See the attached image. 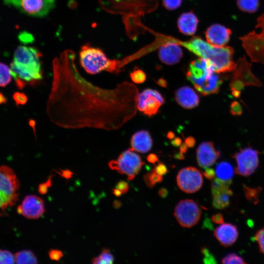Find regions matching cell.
<instances>
[{"mask_svg":"<svg viewBox=\"0 0 264 264\" xmlns=\"http://www.w3.org/2000/svg\"><path fill=\"white\" fill-rule=\"evenodd\" d=\"M20 40L24 43L30 42L33 40V38L29 34L22 33L19 36Z\"/></svg>","mask_w":264,"mask_h":264,"instance_id":"obj_47","label":"cell"},{"mask_svg":"<svg viewBox=\"0 0 264 264\" xmlns=\"http://www.w3.org/2000/svg\"><path fill=\"white\" fill-rule=\"evenodd\" d=\"M55 0H12L11 5L31 16H46L53 8Z\"/></svg>","mask_w":264,"mask_h":264,"instance_id":"obj_11","label":"cell"},{"mask_svg":"<svg viewBox=\"0 0 264 264\" xmlns=\"http://www.w3.org/2000/svg\"><path fill=\"white\" fill-rule=\"evenodd\" d=\"M230 112L234 116L242 115V109L240 103L237 101H233L230 105Z\"/></svg>","mask_w":264,"mask_h":264,"instance_id":"obj_39","label":"cell"},{"mask_svg":"<svg viewBox=\"0 0 264 264\" xmlns=\"http://www.w3.org/2000/svg\"><path fill=\"white\" fill-rule=\"evenodd\" d=\"M16 105L18 107L20 105H24L27 101V96L23 93L16 92L13 95Z\"/></svg>","mask_w":264,"mask_h":264,"instance_id":"obj_38","label":"cell"},{"mask_svg":"<svg viewBox=\"0 0 264 264\" xmlns=\"http://www.w3.org/2000/svg\"><path fill=\"white\" fill-rule=\"evenodd\" d=\"M233 70L231 81L237 82L244 88L247 86H262V83L251 71V64L245 56L238 59Z\"/></svg>","mask_w":264,"mask_h":264,"instance_id":"obj_13","label":"cell"},{"mask_svg":"<svg viewBox=\"0 0 264 264\" xmlns=\"http://www.w3.org/2000/svg\"><path fill=\"white\" fill-rule=\"evenodd\" d=\"M223 264H247L244 259L238 255L232 253L224 257L221 260Z\"/></svg>","mask_w":264,"mask_h":264,"instance_id":"obj_33","label":"cell"},{"mask_svg":"<svg viewBox=\"0 0 264 264\" xmlns=\"http://www.w3.org/2000/svg\"><path fill=\"white\" fill-rule=\"evenodd\" d=\"M171 143L173 146L175 147H178L181 145L182 140L179 137H175L173 138Z\"/></svg>","mask_w":264,"mask_h":264,"instance_id":"obj_52","label":"cell"},{"mask_svg":"<svg viewBox=\"0 0 264 264\" xmlns=\"http://www.w3.org/2000/svg\"><path fill=\"white\" fill-rule=\"evenodd\" d=\"M12 74L7 65L0 62V87H5L11 81Z\"/></svg>","mask_w":264,"mask_h":264,"instance_id":"obj_29","label":"cell"},{"mask_svg":"<svg viewBox=\"0 0 264 264\" xmlns=\"http://www.w3.org/2000/svg\"><path fill=\"white\" fill-rule=\"evenodd\" d=\"M257 22L256 27L260 28L259 32L254 30L240 39L251 61L264 64V13Z\"/></svg>","mask_w":264,"mask_h":264,"instance_id":"obj_6","label":"cell"},{"mask_svg":"<svg viewBox=\"0 0 264 264\" xmlns=\"http://www.w3.org/2000/svg\"><path fill=\"white\" fill-rule=\"evenodd\" d=\"M231 181H225L215 178L211 183V193L212 196L229 190Z\"/></svg>","mask_w":264,"mask_h":264,"instance_id":"obj_28","label":"cell"},{"mask_svg":"<svg viewBox=\"0 0 264 264\" xmlns=\"http://www.w3.org/2000/svg\"><path fill=\"white\" fill-rule=\"evenodd\" d=\"M143 179L147 186L153 188L157 183L162 181V176L157 174L154 169L143 176Z\"/></svg>","mask_w":264,"mask_h":264,"instance_id":"obj_31","label":"cell"},{"mask_svg":"<svg viewBox=\"0 0 264 264\" xmlns=\"http://www.w3.org/2000/svg\"><path fill=\"white\" fill-rule=\"evenodd\" d=\"M174 215L179 224L190 228L198 223L201 211L198 204L192 199L180 201L175 209Z\"/></svg>","mask_w":264,"mask_h":264,"instance_id":"obj_9","label":"cell"},{"mask_svg":"<svg viewBox=\"0 0 264 264\" xmlns=\"http://www.w3.org/2000/svg\"><path fill=\"white\" fill-rule=\"evenodd\" d=\"M182 50L179 44L171 41L162 45L158 51L159 59L168 65L177 64L182 58Z\"/></svg>","mask_w":264,"mask_h":264,"instance_id":"obj_18","label":"cell"},{"mask_svg":"<svg viewBox=\"0 0 264 264\" xmlns=\"http://www.w3.org/2000/svg\"><path fill=\"white\" fill-rule=\"evenodd\" d=\"M233 195L230 190L213 196V206L218 209H223L227 207L230 203V197Z\"/></svg>","mask_w":264,"mask_h":264,"instance_id":"obj_25","label":"cell"},{"mask_svg":"<svg viewBox=\"0 0 264 264\" xmlns=\"http://www.w3.org/2000/svg\"><path fill=\"white\" fill-rule=\"evenodd\" d=\"M243 191L246 198L249 201H251L254 204L259 201V195L262 190L260 187L258 188H251L243 185Z\"/></svg>","mask_w":264,"mask_h":264,"instance_id":"obj_32","label":"cell"},{"mask_svg":"<svg viewBox=\"0 0 264 264\" xmlns=\"http://www.w3.org/2000/svg\"><path fill=\"white\" fill-rule=\"evenodd\" d=\"M209 221L210 220H205L204 221V225L206 227H207L208 228H210V227H212V225L210 223V222Z\"/></svg>","mask_w":264,"mask_h":264,"instance_id":"obj_59","label":"cell"},{"mask_svg":"<svg viewBox=\"0 0 264 264\" xmlns=\"http://www.w3.org/2000/svg\"><path fill=\"white\" fill-rule=\"evenodd\" d=\"M2 213H0V217L1 216H2Z\"/></svg>","mask_w":264,"mask_h":264,"instance_id":"obj_62","label":"cell"},{"mask_svg":"<svg viewBox=\"0 0 264 264\" xmlns=\"http://www.w3.org/2000/svg\"><path fill=\"white\" fill-rule=\"evenodd\" d=\"M49 258L54 261H59L63 256V253L58 249H51L48 252Z\"/></svg>","mask_w":264,"mask_h":264,"instance_id":"obj_42","label":"cell"},{"mask_svg":"<svg viewBox=\"0 0 264 264\" xmlns=\"http://www.w3.org/2000/svg\"><path fill=\"white\" fill-rule=\"evenodd\" d=\"M185 46L198 57L209 61L216 73L228 72L235 68L234 51L230 46H214L198 37L186 42Z\"/></svg>","mask_w":264,"mask_h":264,"instance_id":"obj_2","label":"cell"},{"mask_svg":"<svg viewBox=\"0 0 264 264\" xmlns=\"http://www.w3.org/2000/svg\"><path fill=\"white\" fill-rule=\"evenodd\" d=\"M157 84L161 87L166 88L167 87V81L163 78H160L157 81Z\"/></svg>","mask_w":264,"mask_h":264,"instance_id":"obj_53","label":"cell"},{"mask_svg":"<svg viewBox=\"0 0 264 264\" xmlns=\"http://www.w3.org/2000/svg\"><path fill=\"white\" fill-rule=\"evenodd\" d=\"M182 3V0H162L163 6L169 10H174L178 8Z\"/></svg>","mask_w":264,"mask_h":264,"instance_id":"obj_37","label":"cell"},{"mask_svg":"<svg viewBox=\"0 0 264 264\" xmlns=\"http://www.w3.org/2000/svg\"><path fill=\"white\" fill-rule=\"evenodd\" d=\"M236 2L241 10L249 13L256 12L260 4L259 0H236Z\"/></svg>","mask_w":264,"mask_h":264,"instance_id":"obj_27","label":"cell"},{"mask_svg":"<svg viewBox=\"0 0 264 264\" xmlns=\"http://www.w3.org/2000/svg\"><path fill=\"white\" fill-rule=\"evenodd\" d=\"M145 164L140 155L132 148L122 153L115 160L110 161L108 165L112 170H115L127 176L128 180L133 179Z\"/></svg>","mask_w":264,"mask_h":264,"instance_id":"obj_7","label":"cell"},{"mask_svg":"<svg viewBox=\"0 0 264 264\" xmlns=\"http://www.w3.org/2000/svg\"><path fill=\"white\" fill-rule=\"evenodd\" d=\"M58 173L60 174L62 176L66 178H70L72 175V172L68 170H61L60 171V172H58Z\"/></svg>","mask_w":264,"mask_h":264,"instance_id":"obj_50","label":"cell"},{"mask_svg":"<svg viewBox=\"0 0 264 264\" xmlns=\"http://www.w3.org/2000/svg\"><path fill=\"white\" fill-rule=\"evenodd\" d=\"M204 176L208 179H214L215 176V171L211 168H206L205 171L202 173Z\"/></svg>","mask_w":264,"mask_h":264,"instance_id":"obj_45","label":"cell"},{"mask_svg":"<svg viewBox=\"0 0 264 264\" xmlns=\"http://www.w3.org/2000/svg\"><path fill=\"white\" fill-rule=\"evenodd\" d=\"M20 185L19 180L11 168L0 166V209L3 211L15 205L18 200Z\"/></svg>","mask_w":264,"mask_h":264,"instance_id":"obj_4","label":"cell"},{"mask_svg":"<svg viewBox=\"0 0 264 264\" xmlns=\"http://www.w3.org/2000/svg\"><path fill=\"white\" fill-rule=\"evenodd\" d=\"M147 160L153 164H155L158 161V158L157 156L154 154H151L148 155L147 157Z\"/></svg>","mask_w":264,"mask_h":264,"instance_id":"obj_49","label":"cell"},{"mask_svg":"<svg viewBox=\"0 0 264 264\" xmlns=\"http://www.w3.org/2000/svg\"><path fill=\"white\" fill-rule=\"evenodd\" d=\"M222 81L221 76L214 72L194 87L201 94L206 96L218 93Z\"/></svg>","mask_w":264,"mask_h":264,"instance_id":"obj_21","label":"cell"},{"mask_svg":"<svg viewBox=\"0 0 264 264\" xmlns=\"http://www.w3.org/2000/svg\"><path fill=\"white\" fill-rule=\"evenodd\" d=\"M114 205L115 207H119L121 205V203L119 201H116L114 202Z\"/></svg>","mask_w":264,"mask_h":264,"instance_id":"obj_60","label":"cell"},{"mask_svg":"<svg viewBox=\"0 0 264 264\" xmlns=\"http://www.w3.org/2000/svg\"><path fill=\"white\" fill-rule=\"evenodd\" d=\"M175 98L179 105L187 109L195 108L199 102L198 94L188 86H183L177 89L175 92Z\"/></svg>","mask_w":264,"mask_h":264,"instance_id":"obj_20","label":"cell"},{"mask_svg":"<svg viewBox=\"0 0 264 264\" xmlns=\"http://www.w3.org/2000/svg\"><path fill=\"white\" fill-rule=\"evenodd\" d=\"M41 54L32 47L19 46L14 54V61L20 68L36 81L43 78Z\"/></svg>","mask_w":264,"mask_h":264,"instance_id":"obj_5","label":"cell"},{"mask_svg":"<svg viewBox=\"0 0 264 264\" xmlns=\"http://www.w3.org/2000/svg\"><path fill=\"white\" fill-rule=\"evenodd\" d=\"M115 188L119 190L122 194H125L129 191V186L127 182L120 181L116 184Z\"/></svg>","mask_w":264,"mask_h":264,"instance_id":"obj_44","label":"cell"},{"mask_svg":"<svg viewBox=\"0 0 264 264\" xmlns=\"http://www.w3.org/2000/svg\"><path fill=\"white\" fill-rule=\"evenodd\" d=\"M132 80L136 84H142L146 79V75L144 71L140 69L135 68L131 73Z\"/></svg>","mask_w":264,"mask_h":264,"instance_id":"obj_34","label":"cell"},{"mask_svg":"<svg viewBox=\"0 0 264 264\" xmlns=\"http://www.w3.org/2000/svg\"><path fill=\"white\" fill-rule=\"evenodd\" d=\"M187 148L188 147L186 145L185 143L181 144L179 148L180 153L183 154L186 153L187 151Z\"/></svg>","mask_w":264,"mask_h":264,"instance_id":"obj_54","label":"cell"},{"mask_svg":"<svg viewBox=\"0 0 264 264\" xmlns=\"http://www.w3.org/2000/svg\"><path fill=\"white\" fill-rule=\"evenodd\" d=\"M201 252L204 255L203 262L204 264H216V260L209 252V250L205 247L201 249Z\"/></svg>","mask_w":264,"mask_h":264,"instance_id":"obj_40","label":"cell"},{"mask_svg":"<svg viewBox=\"0 0 264 264\" xmlns=\"http://www.w3.org/2000/svg\"><path fill=\"white\" fill-rule=\"evenodd\" d=\"M7 102V98L2 92H0V104H6Z\"/></svg>","mask_w":264,"mask_h":264,"instance_id":"obj_55","label":"cell"},{"mask_svg":"<svg viewBox=\"0 0 264 264\" xmlns=\"http://www.w3.org/2000/svg\"><path fill=\"white\" fill-rule=\"evenodd\" d=\"M214 235L221 245L228 247L236 242L238 238L239 231L237 227L234 224L222 223L215 229Z\"/></svg>","mask_w":264,"mask_h":264,"instance_id":"obj_19","label":"cell"},{"mask_svg":"<svg viewBox=\"0 0 264 264\" xmlns=\"http://www.w3.org/2000/svg\"><path fill=\"white\" fill-rule=\"evenodd\" d=\"M220 156V152L216 150L214 143L211 141L202 142L197 150L198 163L205 169L213 165Z\"/></svg>","mask_w":264,"mask_h":264,"instance_id":"obj_17","label":"cell"},{"mask_svg":"<svg viewBox=\"0 0 264 264\" xmlns=\"http://www.w3.org/2000/svg\"><path fill=\"white\" fill-rule=\"evenodd\" d=\"M179 188L187 193H193L201 187L203 176L196 168L188 167L180 170L176 176Z\"/></svg>","mask_w":264,"mask_h":264,"instance_id":"obj_10","label":"cell"},{"mask_svg":"<svg viewBox=\"0 0 264 264\" xmlns=\"http://www.w3.org/2000/svg\"><path fill=\"white\" fill-rule=\"evenodd\" d=\"M184 143L188 147L192 148L195 146L196 140L194 137L189 136L185 139Z\"/></svg>","mask_w":264,"mask_h":264,"instance_id":"obj_48","label":"cell"},{"mask_svg":"<svg viewBox=\"0 0 264 264\" xmlns=\"http://www.w3.org/2000/svg\"><path fill=\"white\" fill-rule=\"evenodd\" d=\"M52 176H50L47 181L44 183L40 184L38 188V192L42 195L46 194L49 187L52 184Z\"/></svg>","mask_w":264,"mask_h":264,"instance_id":"obj_41","label":"cell"},{"mask_svg":"<svg viewBox=\"0 0 264 264\" xmlns=\"http://www.w3.org/2000/svg\"><path fill=\"white\" fill-rule=\"evenodd\" d=\"M214 72L213 66L209 61L200 57L191 62L186 75L187 79L195 86Z\"/></svg>","mask_w":264,"mask_h":264,"instance_id":"obj_14","label":"cell"},{"mask_svg":"<svg viewBox=\"0 0 264 264\" xmlns=\"http://www.w3.org/2000/svg\"><path fill=\"white\" fill-rule=\"evenodd\" d=\"M131 148L141 153H146L150 151L153 145V140L149 132L142 130L135 132L131 140Z\"/></svg>","mask_w":264,"mask_h":264,"instance_id":"obj_22","label":"cell"},{"mask_svg":"<svg viewBox=\"0 0 264 264\" xmlns=\"http://www.w3.org/2000/svg\"><path fill=\"white\" fill-rule=\"evenodd\" d=\"M112 193L116 197H119L122 194V193L116 188L113 189Z\"/></svg>","mask_w":264,"mask_h":264,"instance_id":"obj_56","label":"cell"},{"mask_svg":"<svg viewBox=\"0 0 264 264\" xmlns=\"http://www.w3.org/2000/svg\"><path fill=\"white\" fill-rule=\"evenodd\" d=\"M79 56L82 66L92 74L103 70L116 73L123 66L122 61L110 59L100 49L87 45L81 47Z\"/></svg>","mask_w":264,"mask_h":264,"instance_id":"obj_3","label":"cell"},{"mask_svg":"<svg viewBox=\"0 0 264 264\" xmlns=\"http://www.w3.org/2000/svg\"><path fill=\"white\" fill-rule=\"evenodd\" d=\"M212 221L216 224H221L224 223L223 215L218 213L212 216Z\"/></svg>","mask_w":264,"mask_h":264,"instance_id":"obj_46","label":"cell"},{"mask_svg":"<svg viewBox=\"0 0 264 264\" xmlns=\"http://www.w3.org/2000/svg\"><path fill=\"white\" fill-rule=\"evenodd\" d=\"M15 263V255L6 250L0 249V264Z\"/></svg>","mask_w":264,"mask_h":264,"instance_id":"obj_35","label":"cell"},{"mask_svg":"<svg viewBox=\"0 0 264 264\" xmlns=\"http://www.w3.org/2000/svg\"><path fill=\"white\" fill-rule=\"evenodd\" d=\"M260 153L250 146L241 149L235 153L232 156L237 163L235 173L244 176L252 174L259 166V154Z\"/></svg>","mask_w":264,"mask_h":264,"instance_id":"obj_8","label":"cell"},{"mask_svg":"<svg viewBox=\"0 0 264 264\" xmlns=\"http://www.w3.org/2000/svg\"><path fill=\"white\" fill-rule=\"evenodd\" d=\"M12 0H4V1L5 2V3L8 5H11V2H12Z\"/></svg>","mask_w":264,"mask_h":264,"instance_id":"obj_61","label":"cell"},{"mask_svg":"<svg viewBox=\"0 0 264 264\" xmlns=\"http://www.w3.org/2000/svg\"><path fill=\"white\" fill-rule=\"evenodd\" d=\"M44 200L38 196L30 195L26 196L21 205L17 208V212L30 219H36L44 213Z\"/></svg>","mask_w":264,"mask_h":264,"instance_id":"obj_15","label":"cell"},{"mask_svg":"<svg viewBox=\"0 0 264 264\" xmlns=\"http://www.w3.org/2000/svg\"><path fill=\"white\" fill-rule=\"evenodd\" d=\"M254 239L258 244L260 252L264 254V228L256 232Z\"/></svg>","mask_w":264,"mask_h":264,"instance_id":"obj_36","label":"cell"},{"mask_svg":"<svg viewBox=\"0 0 264 264\" xmlns=\"http://www.w3.org/2000/svg\"><path fill=\"white\" fill-rule=\"evenodd\" d=\"M175 157L177 159H184V156L183 154L179 152V153L175 155Z\"/></svg>","mask_w":264,"mask_h":264,"instance_id":"obj_57","label":"cell"},{"mask_svg":"<svg viewBox=\"0 0 264 264\" xmlns=\"http://www.w3.org/2000/svg\"><path fill=\"white\" fill-rule=\"evenodd\" d=\"M114 257L109 249L104 248L101 254L92 259V264H111L114 261Z\"/></svg>","mask_w":264,"mask_h":264,"instance_id":"obj_30","label":"cell"},{"mask_svg":"<svg viewBox=\"0 0 264 264\" xmlns=\"http://www.w3.org/2000/svg\"><path fill=\"white\" fill-rule=\"evenodd\" d=\"M167 136L169 139H172L175 138V134L172 132H168Z\"/></svg>","mask_w":264,"mask_h":264,"instance_id":"obj_58","label":"cell"},{"mask_svg":"<svg viewBox=\"0 0 264 264\" xmlns=\"http://www.w3.org/2000/svg\"><path fill=\"white\" fill-rule=\"evenodd\" d=\"M198 20L192 11L182 14L177 20V27L183 34L194 35L197 31Z\"/></svg>","mask_w":264,"mask_h":264,"instance_id":"obj_23","label":"cell"},{"mask_svg":"<svg viewBox=\"0 0 264 264\" xmlns=\"http://www.w3.org/2000/svg\"><path fill=\"white\" fill-rule=\"evenodd\" d=\"M164 103L163 96L154 89L147 88L137 95V108L148 116L155 114Z\"/></svg>","mask_w":264,"mask_h":264,"instance_id":"obj_12","label":"cell"},{"mask_svg":"<svg viewBox=\"0 0 264 264\" xmlns=\"http://www.w3.org/2000/svg\"><path fill=\"white\" fill-rule=\"evenodd\" d=\"M154 170L158 175L163 176L166 174L168 172L166 166L163 163H159L154 169Z\"/></svg>","mask_w":264,"mask_h":264,"instance_id":"obj_43","label":"cell"},{"mask_svg":"<svg viewBox=\"0 0 264 264\" xmlns=\"http://www.w3.org/2000/svg\"><path fill=\"white\" fill-rule=\"evenodd\" d=\"M15 263L17 264H37V259L34 253L29 250L17 252L15 254Z\"/></svg>","mask_w":264,"mask_h":264,"instance_id":"obj_26","label":"cell"},{"mask_svg":"<svg viewBox=\"0 0 264 264\" xmlns=\"http://www.w3.org/2000/svg\"><path fill=\"white\" fill-rule=\"evenodd\" d=\"M75 59V53L66 49L53 60L46 108L50 120L66 129L119 128L135 113V87L126 82L113 89L94 86L79 73Z\"/></svg>","mask_w":264,"mask_h":264,"instance_id":"obj_1","label":"cell"},{"mask_svg":"<svg viewBox=\"0 0 264 264\" xmlns=\"http://www.w3.org/2000/svg\"><path fill=\"white\" fill-rule=\"evenodd\" d=\"M158 195L163 198L167 197L168 194V191L166 189L162 188L158 190Z\"/></svg>","mask_w":264,"mask_h":264,"instance_id":"obj_51","label":"cell"},{"mask_svg":"<svg viewBox=\"0 0 264 264\" xmlns=\"http://www.w3.org/2000/svg\"><path fill=\"white\" fill-rule=\"evenodd\" d=\"M234 172L231 164L226 161L220 162L216 167L215 173L218 178L223 180L231 181Z\"/></svg>","mask_w":264,"mask_h":264,"instance_id":"obj_24","label":"cell"},{"mask_svg":"<svg viewBox=\"0 0 264 264\" xmlns=\"http://www.w3.org/2000/svg\"><path fill=\"white\" fill-rule=\"evenodd\" d=\"M231 31L230 29L220 24H213L206 30L205 35L207 43L211 45L222 47L228 44Z\"/></svg>","mask_w":264,"mask_h":264,"instance_id":"obj_16","label":"cell"}]
</instances>
